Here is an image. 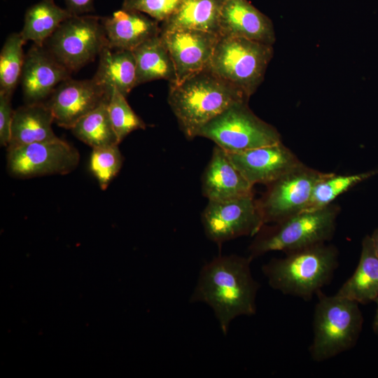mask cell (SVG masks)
<instances>
[{
	"label": "cell",
	"mask_w": 378,
	"mask_h": 378,
	"mask_svg": "<svg viewBox=\"0 0 378 378\" xmlns=\"http://www.w3.org/2000/svg\"><path fill=\"white\" fill-rule=\"evenodd\" d=\"M251 261L235 254L214 258L201 268L190 296V302H203L213 309L224 335L235 318L256 312L260 285L253 277Z\"/></svg>",
	"instance_id": "1"
},
{
	"label": "cell",
	"mask_w": 378,
	"mask_h": 378,
	"mask_svg": "<svg viewBox=\"0 0 378 378\" xmlns=\"http://www.w3.org/2000/svg\"><path fill=\"white\" fill-rule=\"evenodd\" d=\"M249 99L206 68L169 84L167 101L180 129L188 139H192L209 121L232 104Z\"/></svg>",
	"instance_id": "2"
},
{
	"label": "cell",
	"mask_w": 378,
	"mask_h": 378,
	"mask_svg": "<svg viewBox=\"0 0 378 378\" xmlns=\"http://www.w3.org/2000/svg\"><path fill=\"white\" fill-rule=\"evenodd\" d=\"M338 254L335 246L318 244L273 258L262 271L273 289L308 301L331 280L339 265Z\"/></svg>",
	"instance_id": "3"
},
{
	"label": "cell",
	"mask_w": 378,
	"mask_h": 378,
	"mask_svg": "<svg viewBox=\"0 0 378 378\" xmlns=\"http://www.w3.org/2000/svg\"><path fill=\"white\" fill-rule=\"evenodd\" d=\"M340 207L330 204L323 209L302 211L270 226L265 224L249 246L253 260L271 251L285 253L326 243L335 234Z\"/></svg>",
	"instance_id": "4"
},
{
	"label": "cell",
	"mask_w": 378,
	"mask_h": 378,
	"mask_svg": "<svg viewBox=\"0 0 378 378\" xmlns=\"http://www.w3.org/2000/svg\"><path fill=\"white\" fill-rule=\"evenodd\" d=\"M313 318L312 358L318 362L332 358L352 348L362 330L363 318L358 303L337 294L321 291Z\"/></svg>",
	"instance_id": "5"
},
{
	"label": "cell",
	"mask_w": 378,
	"mask_h": 378,
	"mask_svg": "<svg viewBox=\"0 0 378 378\" xmlns=\"http://www.w3.org/2000/svg\"><path fill=\"white\" fill-rule=\"evenodd\" d=\"M273 55L272 45L220 36L208 68L251 97L262 83Z\"/></svg>",
	"instance_id": "6"
},
{
	"label": "cell",
	"mask_w": 378,
	"mask_h": 378,
	"mask_svg": "<svg viewBox=\"0 0 378 378\" xmlns=\"http://www.w3.org/2000/svg\"><path fill=\"white\" fill-rule=\"evenodd\" d=\"M248 101L237 102L206 123L197 136L206 138L226 152L244 151L281 141L278 130L258 117Z\"/></svg>",
	"instance_id": "7"
},
{
	"label": "cell",
	"mask_w": 378,
	"mask_h": 378,
	"mask_svg": "<svg viewBox=\"0 0 378 378\" xmlns=\"http://www.w3.org/2000/svg\"><path fill=\"white\" fill-rule=\"evenodd\" d=\"M106 46L102 18L87 14L66 19L43 47L72 72L92 62Z\"/></svg>",
	"instance_id": "8"
},
{
	"label": "cell",
	"mask_w": 378,
	"mask_h": 378,
	"mask_svg": "<svg viewBox=\"0 0 378 378\" xmlns=\"http://www.w3.org/2000/svg\"><path fill=\"white\" fill-rule=\"evenodd\" d=\"M328 173L303 163L266 185L256 200L264 224L274 223L304 211L316 184Z\"/></svg>",
	"instance_id": "9"
},
{
	"label": "cell",
	"mask_w": 378,
	"mask_h": 378,
	"mask_svg": "<svg viewBox=\"0 0 378 378\" xmlns=\"http://www.w3.org/2000/svg\"><path fill=\"white\" fill-rule=\"evenodd\" d=\"M80 155L64 140L56 138L8 148L7 168L18 178L66 174L78 166Z\"/></svg>",
	"instance_id": "10"
},
{
	"label": "cell",
	"mask_w": 378,
	"mask_h": 378,
	"mask_svg": "<svg viewBox=\"0 0 378 378\" xmlns=\"http://www.w3.org/2000/svg\"><path fill=\"white\" fill-rule=\"evenodd\" d=\"M201 220L206 237L220 246L243 236H255L265 225L253 195L209 201Z\"/></svg>",
	"instance_id": "11"
},
{
	"label": "cell",
	"mask_w": 378,
	"mask_h": 378,
	"mask_svg": "<svg viewBox=\"0 0 378 378\" xmlns=\"http://www.w3.org/2000/svg\"><path fill=\"white\" fill-rule=\"evenodd\" d=\"M180 83L209 67L220 35L195 29L160 31Z\"/></svg>",
	"instance_id": "12"
},
{
	"label": "cell",
	"mask_w": 378,
	"mask_h": 378,
	"mask_svg": "<svg viewBox=\"0 0 378 378\" xmlns=\"http://www.w3.org/2000/svg\"><path fill=\"white\" fill-rule=\"evenodd\" d=\"M110 94L93 78L62 81L54 90L46 104L54 122L59 127L71 129L83 116L109 99Z\"/></svg>",
	"instance_id": "13"
},
{
	"label": "cell",
	"mask_w": 378,
	"mask_h": 378,
	"mask_svg": "<svg viewBox=\"0 0 378 378\" xmlns=\"http://www.w3.org/2000/svg\"><path fill=\"white\" fill-rule=\"evenodd\" d=\"M226 153L232 164L253 186L256 183L267 185L302 164L282 141L244 151Z\"/></svg>",
	"instance_id": "14"
},
{
	"label": "cell",
	"mask_w": 378,
	"mask_h": 378,
	"mask_svg": "<svg viewBox=\"0 0 378 378\" xmlns=\"http://www.w3.org/2000/svg\"><path fill=\"white\" fill-rule=\"evenodd\" d=\"M71 73L43 46L34 44L25 54L20 78L25 99L28 103L41 102L69 78Z\"/></svg>",
	"instance_id": "15"
},
{
	"label": "cell",
	"mask_w": 378,
	"mask_h": 378,
	"mask_svg": "<svg viewBox=\"0 0 378 378\" xmlns=\"http://www.w3.org/2000/svg\"><path fill=\"white\" fill-rule=\"evenodd\" d=\"M220 35L272 46L276 41L272 20L248 0H222Z\"/></svg>",
	"instance_id": "16"
},
{
	"label": "cell",
	"mask_w": 378,
	"mask_h": 378,
	"mask_svg": "<svg viewBox=\"0 0 378 378\" xmlns=\"http://www.w3.org/2000/svg\"><path fill=\"white\" fill-rule=\"evenodd\" d=\"M252 190L226 152L215 146L202 176L203 195L209 201H224L253 194Z\"/></svg>",
	"instance_id": "17"
},
{
	"label": "cell",
	"mask_w": 378,
	"mask_h": 378,
	"mask_svg": "<svg viewBox=\"0 0 378 378\" xmlns=\"http://www.w3.org/2000/svg\"><path fill=\"white\" fill-rule=\"evenodd\" d=\"M102 20L107 46L113 49L132 50L160 33L159 22L135 10L121 8Z\"/></svg>",
	"instance_id": "18"
},
{
	"label": "cell",
	"mask_w": 378,
	"mask_h": 378,
	"mask_svg": "<svg viewBox=\"0 0 378 378\" xmlns=\"http://www.w3.org/2000/svg\"><path fill=\"white\" fill-rule=\"evenodd\" d=\"M93 79L110 95L115 88L127 97L137 86L133 52L106 46L99 55V64Z\"/></svg>",
	"instance_id": "19"
},
{
	"label": "cell",
	"mask_w": 378,
	"mask_h": 378,
	"mask_svg": "<svg viewBox=\"0 0 378 378\" xmlns=\"http://www.w3.org/2000/svg\"><path fill=\"white\" fill-rule=\"evenodd\" d=\"M52 113L46 104L28 103L13 111L10 141L14 147L57 138L52 128Z\"/></svg>",
	"instance_id": "20"
},
{
	"label": "cell",
	"mask_w": 378,
	"mask_h": 378,
	"mask_svg": "<svg viewBox=\"0 0 378 378\" xmlns=\"http://www.w3.org/2000/svg\"><path fill=\"white\" fill-rule=\"evenodd\" d=\"M336 294L358 304H367L378 297V255L370 236L367 235L363 239L360 257L355 272Z\"/></svg>",
	"instance_id": "21"
},
{
	"label": "cell",
	"mask_w": 378,
	"mask_h": 378,
	"mask_svg": "<svg viewBox=\"0 0 378 378\" xmlns=\"http://www.w3.org/2000/svg\"><path fill=\"white\" fill-rule=\"evenodd\" d=\"M221 4L222 0H183L174 13L160 23V31L195 29L220 35Z\"/></svg>",
	"instance_id": "22"
},
{
	"label": "cell",
	"mask_w": 378,
	"mask_h": 378,
	"mask_svg": "<svg viewBox=\"0 0 378 378\" xmlns=\"http://www.w3.org/2000/svg\"><path fill=\"white\" fill-rule=\"evenodd\" d=\"M136 61V85L158 79L176 83L174 62L160 35L132 50Z\"/></svg>",
	"instance_id": "23"
},
{
	"label": "cell",
	"mask_w": 378,
	"mask_h": 378,
	"mask_svg": "<svg viewBox=\"0 0 378 378\" xmlns=\"http://www.w3.org/2000/svg\"><path fill=\"white\" fill-rule=\"evenodd\" d=\"M71 15L54 0H41L27 9L20 33L25 43L31 41L38 46H43L59 26Z\"/></svg>",
	"instance_id": "24"
},
{
	"label": "cell",
	"mask_w": 378,
	"mask_h": 378,
	"mask_svg": "<svg viewBox=\"0 0 378 378\" xmlns=\"http://www.w3.org/2000/svg\"><path fill=\"white\" fill-rule=\"evenodd\" d=\"M108 99L81 118L71 129L80 141L92 148L120 144L110 118Z\"/></svg>",
	"instance_id": "25"
},
{
	"label": "cell",
	"mask_w": 378,
	"mask_h": 378,
	"mask_svg": "<svg viewBox=\"0 0 378 378\" xmlns=\"http://www.w3.org/2000/svg\"><path fill=\"white\" fill-rule=\"evenodd\" d=\"M377 173V171L376 170L346 175H338L328 172L314 186L309 201L304 211L318 210L328 206L338 196Z\"/></svg>",
	"instance_id": "26"
},
{
	"label": "cell",
	"mask_w": 378,
	"mask_h": 378,
	"mask_svg": "<svg viewBox=\"0 0 378 378\" xmlns=\"http://www.w3.org/2000/svg\"><path fill=\"white\" fill-rule=\"evenodd\" d=\"M24 43L20 32L12 33L6 38L0 52V92L12 96L20 81Z\"/></svg>",
	"instance_id": "27"
},
{
	"label": "cell",
	"mask_w": 378,
	"mask_h": 378,
	"mask_svg": "<svg viewBox=\"0 0 378 378\" xmlns=\"http://www.w3.org/2000/svg\"><path fill=\"white\" fill-rule=\"evenodd\" d=\"M126 97L114 88L108 104L110 118L120 144L132 132L146 128L145 122L133 111Z\"/></svg>",
	"instance_id": "28"
},
{
	"label": "cell",
	"mask_w": 378,
	"mask_h": 378,
	"mask_svg": "<svg viewBox=\"0 0 378 378\" xmlns=\"http://www.w3.org/2000/svg\"><path fill=\"white\" fill-rule=\"evenodd\" d=\"M122 162L118 145L92 148L90 169L102 190H105L118 174Z\"/></svg>",
	"instance_id": "29"
},
{
	"label": "cell",
	"mask_w": 378,
	"mask_h": 378,
	"mask_svg": "<svg viewBox=\"0 0 378 378\" xmlns=\"http://www.w3.org/2000/svg\"><path fill=\"white\" fill-rule=\"evenodd\" d=\"M183 0H123L122 8L140 11L160 23L169 18Z\"/></svg>",
	"instance_id": "30"
},
{
	"label": "cell",
	"mask_w": 378,
	"mask_h": 378,
	"mask_svg": "<svg viewBox=\"0 0 378 378\" xmlns=\"http://www.w3.org/2000/svg\"><path fill=\"white\" fill-rule=\"evenodd\" d=\"M11 96L0 92V144L8 146L11 136L13 111L10 103Z\"/></svg>",
	"instance_id": "31"
},
{
	"label": "cell",
	"mask_w": 378,
	"mask_h": 378,
	"mask_svg": "<svg viewBox=\"0 0 378 378\" xmlns=\"http://www.w3.org/2000/svg\"><path fill=\"white\" fill-rule=\"evenodd\" d=\"M66 9L73 15L90 14L94 11V0H64Z\"/></svg>",
	"instance_id": "32"
},
{
	"label": "cell",
	"mask_w": 378,
	"mask_h": 378,
	"mask_svg": "<svg viewBox=\"0 0 378 378\" xmlns=\"http://www.w3.org/2000/svg\"><path fill=\"white\" fill-rule=\"evenodd\" d=\"M373 247L374 251L378 255V228H377L370 236Z\"/></svg>",
	"instance_id": "33"
},
{
	"label": "cell",
	"mask_w": 378,
	"mask_h": 378,
	"mask_svg": "<svg viewBox=\"0 0 378 378\" xmlns=\"http://www.w3.org/2000/svg\"><path fill=\"white\" fill-rule=\"evenodd\" d=\"M374 302L377 304V310L374 317V321L373 323L374 330L378 335V297L374 300Z\"/></svg>",
	"instance_id": "34"
}]
</instances>
